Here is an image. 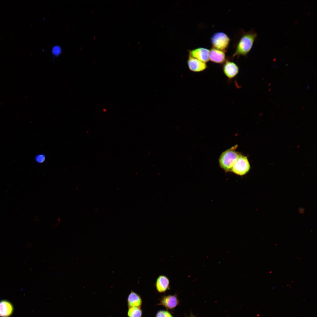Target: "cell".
I'll list each match as a JSON object with an SVG mask.
<instances>
[{
    "mask_svg": "<svg viewBox=\"0 0 317 317\" xmlns=\"http://www.w3.org/2000/svg\"><path fill=\"white\" fill-rule=\"evenodd\" d=\"M46 159L45 156L42 154H38L35 157L36 162L38 163H42L44 162Z\"/></svg>",
    "mask_w": 317,
    "mask_h": 317,
    "instance_id": "cell-14",
    "label": "cell"
},
{
    "mask_svg": "<svg viewBox=\"0 0 317 317\" xmlns=\"http://www.w3.org/2000/svg\"><path fill=\"white\" fill-rule=\"evenodd\" d=\"M209 60L217 63H222L226 60L225 52L212 48L209 53Z\"/></svg>",
    "mask_w": 317,
    "mask_h": 317,
    "instance_id": "cell-9",
    "label": "cell"
},
{
    "mask_svg": "<svg viewBox=\"0 0 317 317\" xmlns=\"http://www.w3.org/2000/svg\"><path fill=\"white\" fill-rule=\"evenodd\" d=\"M250 166L247 156L240 154L235 162L231 171L240 176H243L249 171Z\"/></svg>",
    "mask_w": 317,
    "mask_h": 317,
    "instance_id": "cell-4",
    "label": "cell"
},
{
    "mask_svg": "<svg viewBox=\"0 0 317 317\" xmlns=\"http://www.w3.org/2000/svg\"><path fill=\"white\" fill-rule=\"evenodd\" d=\"M179 301L176 295H169L162 298L160 304L168 309H172L176 307Z\"/></svg>",
    "mask_w": 317,
    "mask_h": 317,
    "instance_id": "cell-8",
    "label": "cell"
},
{
    "mask_svg": "<svg viewBox=\"0 0 317 317\" xmlns=\"http://www.w3.org/2000/svg\"><path fill=\"white\" fill-rule=\"evenodd\" d=\"M61 49L58 47H54L53 49V52L55 55H59L60 53Z\"/></svg>",
    "mask_w": 317,
    "mask_h": 317,
    "instance_id": "cell-16",
    "label": "cell"
},
{
    "mask_svg": "<svg viewBox=\"0 0 317 317\" xmlns=\"http://www.w3.org/2000/svg\"><path fill=\"white\" fill-rule=\"evenodd\" d=\"M209 53L210 50L208 49L200 47L190 50L189 56L206 63L209 60Z\"/></svg>",
    "mask_w": 317,
    "mask_h": 317,
    "instance_id": "cell-7",
    "label": "cell"
},
{
    "mask_svg": "<svg viewBox=\"0 0 317 317\" xmlns=\"http://www.w3.org/2000/svg\"><path fill=\"white\" fill-rule=\"evenodd\" d=\"M224 63L223 70L226 76L229 79L235 77L239 72L238 66L234 62L228 60Z\"/></svg>",
    "mask_w": 317,
    "mask_h": 317,
    "instance_id": "cell-6",
    "label": "cell"
},
{
    "mask_svg": "<svg viewBox=\"0 0 317 317\" xmlns=\"http://www.w3.org/2000/svg\"><path fill=\"white\" fill-rule=\"evenodd\" d=\"M156 317H173L168 311H160L157 313Z\"/></svg>",
    "mask_w": 317,
    "mask_h": 317,
    "instance_id": "cell-15",
    "label": "cell"
},
{
    "mask_svg": "<svg viewBox=\"0 0 317 317\" xmlns=\"http://www.w3.org/2000/svg\"><path fill=\"white\" fill-rule=\"evenodd\" d=\"M155 286L158 292L159 293L164 292L169 288V279L168 277L165 275H160L156 279Z\"/></svg>",
    "mask_w": 317,
    "mask_h": 317,
    "instance_id": "cell-10",
    "label": "cell"
},
{
    "mask_svg": "<svg viewBox=\"0 0 317 317\" xmlns=\"http://www.w3.org/2000/svg\"><path fill=\"white\" fill-rule=\"evenodd\" d=\"M190 317H195L193 315L191 314Z\"/></svg>",
    "mask_w": 317,
    "mask_h": 317,
    "instance_id": "cell-17",
    "label": "cell"
},
{
    "mask_svg": "<svg viewBox=\"0 0 317 317\" xmlns=\"http://www.w3.org/2000/svg\"><path fill=\"white\" fill-rule=\"evenodd\" d=\"M127 315L129 317H141L142 311L139 307H129V308Z\"/></svg>",
    "mask_w": 317,
    "mask_h": 317,
    "instance_id": "cell-13",
    "label": "cell"
},
{
    "mask_svg": "<svg viewBox=\"0 0 317 317\" xmlns=\"http://www.w3.org/2000/svg\"><path fill=\"white\" fill-rule=\"evenodd\" d=\"M127 302L129 308L134 307H140L142 301L139 295L131 291L128 296Z\"/></svg>",
    "mask_w": 317,
    "mask_h": 317,
    "instance_id": "cell-12",
    "label": "cell"
},
{
    "mask_svg": "<svg viewBox=\"0 0 317 317\" xmlns=\"http://www.w3.org/2000/svg\"><path fill=\"white\" fill-rule=\"evenodd\" d=\"M230 39L229 37L222 32L215 33L211 38L213 48L225 52L229 45Z\"/></svg>",
    "mask_w": 317,
    "mask_h": 317,
    "instance_id": "cell-3",
    "label": "cell"
},
{
    "mask_svg": "<svg viewBox=\"0 0 317 317\" xmlns=\"http://www.w3.org/2000/svg\"><path fill=\"white\" fill-rule=\"evenodd\" d=\"M13 307L11 303L6 300L0 301V316L9 317L12 314Z\"/></svg>",
    "mask_w": 317,
    "mask_h": 317,
    "instance_id": "cell-11",
    "label": "cell"
},
{
    "mask_svg": "<svg viewBox=\"0 0 317 317\" xmlns=\"http://www.w3.org/2000/svg\"><path fill=\"white\" fill-rule=\"evenodd\" d=\"M187 64L189 70L194 72H200L205 70L207 67L206 63L195 58L189 56Z\"/></svg>",
    "mask_w": 317,
    "mask_h": 317,
    "instance_id": "cell-5",
    "label": "cell"
},
{
    "mask_svg": "<svg viewBox=\"0 0 317 317\" xmlns=\"http://www.w3.org/2000/svg\"><path fill=\"white\" fill-rule=\"evenodd\" d=\"M237 146L236 145L224 151L219 157L220 166L226 172L231 171L233 165L240 154L235 150Z\"/></svg>",
    "mask_w": 317,
    "mask_h": 317,
    "instance_id": "cell-2",
    "label": "cell"
},
{
    "mask_svg": "<svg viewBox=\"0 0 317 317\" xmlns=\"http://www.w3.org/2000/svg\"><path fill=\"white\" fill-rule=\"evenodd\" d=\"M257 37V34L254 31L244 33L238 42L232 57L246 56L251 50Z\"/></svg>",
    "mask_w": 317,
    "mask_h": 317,
    "instance_id": "cell-1",
    "label": "cell"
}]
</instances>
